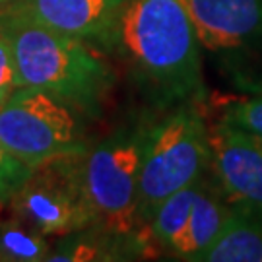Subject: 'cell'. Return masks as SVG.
<instances>
[{
	"label": "cell",
	"instance_id": "6da1fadb",
	"mask_svg": "<svg viewBox=\"0 0 262 262\" xmlns=\"http://www.w3.org/2000/svg\"><path fill=\"white\" fill-rule=\"evenodd\" d=\"M105 45L161 99L202 92L200 41L183 0H124Z\"/></svg>",
	"mask_w": 262,
	"mask_h": 262
},
{
	"label": "cell",
	"instance_id": "7a4b0ae2",
	"mask_svg": "<svg viewBox=\"0 0 262 262\" xmlns=\"http://www.w3.org/2000/svg\"><path fill=\"white\" fill-rule=\"evenodd\" d=\"M19 85L37 88L85 111H95L113 85V70L85 41L0 10Z\"/></svg>",
	"mask_w": 262,
	"mask_h": 262
},
{
	"label": "cell",
	"instance_id": "3957f363",
	"mask_svg": "<svg viewBox=\"0 0 262 262\" xmlns=\"http://www.w3.org/2000/svg\"><path fill=\"white\" fill-rule=\"evenodd\" d=\"M146 134L148 130L124 126L80 154V177L94 227L132 243H144L136 202Z\"/></svg>",
	"mask_w": 262,
	"mask_h": 262
},
{
	"label": "cell",
	"instance_id": "277c9868",
	"mask_svg": "<svg viewBox=\"0 0 262 262\" xmlns=\"http://www.w3.org/2000/svg\"><path fill=\"white\" fill-rule=\"evenodd\" d=\"M208 165V128L194 109H179L148 130L136 202V220L142 235L159 204L171 194L198 183Z\"/></svg>",
	"mask_w": 262,
	"mask_h": 262
},
{
	"label": "cell",
	"instance_id": "5b68a950",
	"mask_svg": "<svg viewBox=\"0 0 262 262\" xmlns=\"http://www.w3.org/2000/svg\"><path fill=\"white\" fill-rule=\"evenodd\" d=\"M0 140L33 169L85 150L74 107L28 85L18 88L0 105Z\"/></svg>",
	"mask_w": 262,
	"mask_h": 262
},
{
	"label": "cell",
	"instance_id": "8992f818",
	"mask_svg": "<svg viewBox=\"0 0 262 262\" xmlns=\"http://www.w3.org/2000/svg\"><path fill=\"white\" fill-rule=\"evenodd\" d=\"M82 151L66 154L33 169L26 185L8 202L12 214L45 237H66L94 227V214L80 177Z\"/></svg>",
	"mask_w": 262,
	"mask_h": 262
},
{
	"label": "cell",
	"instance_id": "52a82bcc",
	"mask_svg": "<svg viewBox=\"0 0 262 262\" xmlns=\"http://www.w3.org/2000/svg\"><path fill=\"white\" fill-rule=\"evenodd\" d=\"M210 165L229 206L262 217V138L220 121L208 130Z\"/></svg>",
	"mask_w": 262,
	"mask_h": 262
},
{
	"label": "cell",
	"instance_id": "ba28073f",
	"mask_svg": "<svg viewBox=\"0 0 262 262\" xmlns=\"http://www.w3.org/2000/svg\"><path fill=\"white\" fill-rule=\"evenodd\" d=\"M124 0H12L0 10L82 41L109 37Z\"/></svg>",
	"mask_w": 262,
	"mask_h": 262
},
{
	"label": "cell",
	"instance_id": "9c48e42d",
	"mask_svg": "<svg viewBox=\"0 0 262 262\" xmlns=\"http://www.w3.org/2000/svg\"><path fill=\"white\" fill-rule=\"evenodd\" d=\"M202 47L239 51L262 39V0H183Z\"/></svg>",
	"mask_w": 262,
	"mask_h": 262
},
{
	"label": "cell",
	"instance_id": "30bf717a",
	"mask_svg": "<svg viewBox=\"0 0 262 262\" xmlns=\"http://www.w3.org/2000/svg\"><path fill=\"white\" fill-rule=\"evenodd\" d=\"M229 214L231 208L224 194H217L208 187L206 181H202L190 212V220L169 253L181 260L196 262L198 256L206 251L222 231Z\"/></svg>",
	"mask_w": 262,
	"mask_h": 262
},
{
	"label": "cell",
	"instance_id": "8fae6325",
	"mask_svg": "<svg viewBox=\"0 0 262 262\" xmlns=\"http://www.w3.org/2000/svg\"><path fill=\"white\" fill-rule=\"evenodd\" d=\"M196 262H262V217L231 206L222 231Z\"/></svg>",
	"mask_w": 262,
	"mask_h": 262
},
{
	"label": "cell",
	"instance_id": "7c38bea8",
	"mask_svg": "<svg viewBox=\"0 0 262 262\" xmlns=\"http://www.w3.org/2000/svg\"><path fill=\"white\" fill-rule=\"evenodd\" d=\"M202 181H204V177L194 185L171 194L159 204L156 214L151 215L150 224L144 229L146 243H154L163 251L173 249V245L177 243V239L185 231L188 220H190V212H192Z\"/></svg>",
	"mask_w": 262,
	"mask_h": 262
},
{
	"label": "cell",
	"instance_id": "4fadbf2b",
	"mask_svg": "<svg viewBox=\"0 0 262 262\" xmlns=\"http://www.w3.org/2000/svg\"><path fill=\"white\" fill-rule=\"evenodd\" d=\"M49 243L45 235L29 227L12 214L0 222V262H39L47 260Z\"/></svg>",
	"mask_w": 262,
	"mask_h": 262
},
{
	"label": "cell",
	"instance_id": "5bb4252c",
	"mask_svg": "<svg viewBox=\"0 0 262 262\" xmlns=\"http://www.w3.org/2000/svg\"><path fill=\"white\" fill-rule=\"evenodd\" d=\"M31 173L33 167H29L18 156H14L0 140V206L8 204L14 194L26 185Z\"/></svg>",
	"mask_w": 262,
	"mask_h": 262
},
{
	"label": "cell",
	"instance_id": "9a60e30c",
	"mask_svg": "<svg viewBox=\"0 0 262 262\" xmlns=\"http://www.w3.org/2000/svg\"><path fill=\"white\" fill-rule=\"evenodd\" d=\"M222 121L247 132H253L262 138V95L231 103L225 109Z\"/></svg>",
	"mask_w": 262,
	"mask_h": 262
},
{
	"label": "cell",
	"instance_id": "2e32d148",
	"mask_svg": "<svg viewBox=\"0 0 262 262\" xmlns=\"http://www.w3.org/2000/svg\"><path fill=\"white\" fill-rule=\"evenodd\" d=\"M103 251L85 239H66L51 251L47 260L53 262H88V260H107Z\"/></svg>",
	"mask_w": 262,
	"mask_h": 262
},
{
	"label": "cell",
	"instance_id": "e0dca14e",
	"mask_svg": "<svg viewBox=\"0 0 262 262\" xmlns=\"http://www.w3.org/2000/svg\"><path fill=\"white\" fill-rule=\"evenodd\" d=\"M18 88H21V85H19L12 47H10L8 39L0 33V105L4 103Z\"/></svg>",
	"mask_w": 262,
	"mask_h": 262
},
{
	"label": "cell",
	"instance_id": "ac0fdd59",
	"mask_svg": "<svg viewBox=\"0 0 262 262\" xmlns=\"http://www.w3.org/2000/svg\"><path fill=\"white\" fill-rule=\"evenodd\" d=\"M8 2H12V0H0V6H4V4H8Z\"/></svg>",
	"mask_w": 262,
	"mask_h": 262
}]
</instances>
